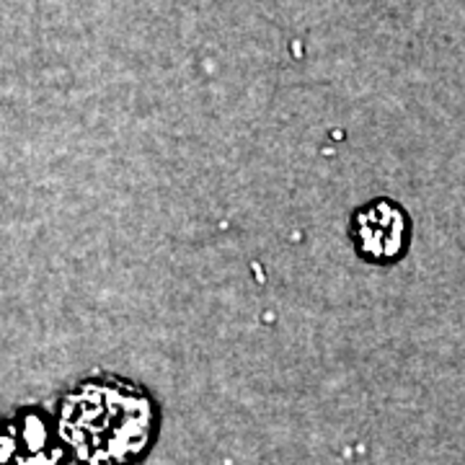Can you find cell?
Here are the masks:
<instances>
[{"mask_svg": "<svg viewBox=\"0 0 465 465\" xmlns=\"http://www.w3.org/2000/svg\"><path fill=\"white\" fill-rule=\"evenodd\" d=\"M158 403L124 378L78 385L63 406V437L84 465H140L158 440Z\"/></svg>", "mask_w": 465, "mask_h": 465, "instance_id": "cell-1", "label": "cell"}, {"mask_svg": "<svg viewBox=\"0 0 465 465\" xmlns=\"http://www.w3.org/2000/svg\"><path fill=\"white\" fill-rule=\"evenodd\" d=\"M349 238L360 259L370 264H393L409 249L411 223L401 204L393 200H375L354 210Z\"/></svg>", "mask_w": 465, "mask_h": 465, "instance_id": "cell-2", "label": "cell"}]
</instances>
